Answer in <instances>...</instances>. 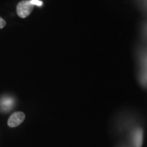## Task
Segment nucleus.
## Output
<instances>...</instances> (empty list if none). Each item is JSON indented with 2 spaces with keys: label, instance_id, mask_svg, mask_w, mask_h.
<instances>
[{
  "label": "nucleus",
  "instance_id": "f257e3e1",
  "mask_svg": "<svg viewBox=\"0 0 147 147\" xmlns=\"http://www.w3.org/2000/svg\"><path fill=\"white\" fill-rule=\"evenodd\" d=\"M34 5L31 3L30 1H22L17 5L18 15L21 18H25L28 16L34 9Z\"/></svg>",
  "mask_w": 147,
  "mask_h": 147
},
{
  "label": "nucleus",
  "instance_id": "f03ea898",
  "mask_svg": "<svg viewBox=\"0 0 147 147\" xmlns=\"http://www.w3.org/2000/svg\"><path fill=\"white\" fill-rule=\"evenodd\" d=\"M25 115L22 112H16L12 114L8 119V125L10 127H15L19 125L25 120Z\"/></svg>",
  "mask_w": 147,
  "mask_h": 147
},
{
  "label": "nucleus",
  "instance_id": "7ed1b4c3",
  "mask_svg": "<svg viewBox=\"0 0 147 147\" xmlns=\"http://www.w3.org/2000/svg\"><path fill=\"white\" fill-rule=\"evenodd\" d=\"M132 142L134 147H142L143 142V131L141 128H136L132 134Z\"/></svg>",
  "mask_w": 147,
  "mask_h": 147
},
{
  "label": "nucleus",
  "instance_id": "20e7f679",
  "mask_svg": "<svg viewBox=\"0 0 147 147\" xmlns=\"http://www.w3.org/2000/svg\"><path fill=\"white\" fill-rule=\"evenodd\" d=\"M30 1L32 4L38 5V6H41L42 5V2L39 1V0H30Z\"/></svg>",
  "mask_w": 147,
  "mask_h": 147
},
{
  "label": "nucleus",
  "instance_id": "39448f33",
  "mask_svg": "<svg viewBox=\"0 0 147 147\" xmlns=\"http://www.w3.org/2000/svg\"><path fill=\"white\" fill-rule=\"evenodd\" d=\"M5 25V21L1 18H0V29H2Z\"/></svg>",
  "mask_w": 147,
  "mask_h": 147
}]
</instances>
